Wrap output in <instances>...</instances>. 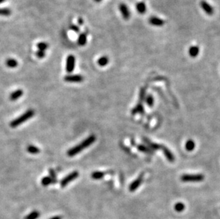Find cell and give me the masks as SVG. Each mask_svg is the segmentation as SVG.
<instances>
[{
	"label": "cell",
	"instance_id": "4dcf8cb0",
	"mask_svg": "<svg viewBox=\"0 0 220 219\" xmlns=\"http://www.w3.org/2000/svg\"><path fill=\"white\" fill-rule=\"evenodd\" d=\"M145 102H147V104L149 105V106L152 107V105H153V103H154L153 97H152V96L150 95H147V97H145Z\"/></svg>",
	"mask_w": 220,
	"mask_h": 219
},
{
	"label": "cell",
	"instance_id": "2e32d148",
	"mask_svg": "<svg viewBox=\"0 0 220 219\" xmlns=\"http://www.w3.org/2000/svg\"><path fill=\"white\" fill-rule=\"evenodd\" d=\"M86 42H87V36H86V34L82 33L78 37V44L79 46H83L86 45Z\"/></svg>",
	"mask_w": 220,
	"mask_h": 219
},
{
	"label": "cell",
	"instance_id": "484cf974",
	"mask_svg": "<svg viewBox=\"0 0 220 219\" xmlns=\"http://www.w3.org/2000/svg\"><path fill=\"white\" fill-rule=\"evenodd\" d=\"M174 209H175V210L176 211L182 212V211H183L184 210H185V204H183V203L179 202V203H177V204L175 205V206H174Z\"/></svg>",
	"mask_w": 220,
	"mask_h": 219
},
{
	"label": "cell",
	"instance_id": "e575fe53",
	"mask_svg": "<svg viewBox=\"0 0 220 219\" xmlns=\"http://www.w3.org/2000/svg\"><path fill=\"white\" fill-rule=\"evenodd\" d=\"M78 22H79V23H81V24H82V23H83V20H82V19H81V18H79V19L78 20Z\"/></svg>",
	"mask_w": 220,
	"mask_h": 219
},
{
	"label": "cell",
	"instance_id": "d6986e66",
	"mask_svg": "<svg viewBox=\"0 0 220 219\" xmlns=\"http://www.w3.org/2000/svg\"><path fill=\"white\" fill-rule=\"evenodd\" d=\"M109 62V59H108V56H101L100 58H99V59L98 60V64L101 67H103V66H106L107 64H108Z\"/></svg>",
	"mask_w": 220,
	"mask_h": 219
},
{
	"label": "cell",
	"instance_id": "7c38bea8",
	"mask_svg": "<svg viewBox=\"0 0 220 219\" xmlns=\"http://www.w3.org/2000/svg\"><path fill=\"white\" fill-rule=\"evenodd\" d=\"M24 91L22 90H17V91H14V92L12 93L10 96H9V99H10L12 101H15V100H18L20 97L23 95Z\"/></svg>",
	"mask_w": 220,
	"mask_h": 219
},
{
	"label": "cell",
	"instance_id": "ac0fdd59",
	"mask_svg": "<svg viewBox=\"0 0 220 219\" xmlns=\"http://www.w3.org/2000/svg\"><path fill=\"white\" fill-rule=\"evenodd\" d=\"M6 65L10 68H16L18 66V62H17V60L14 59H9L6 61Z\"/></svg>",
	"mask_w": 220,
	"mask_h": 219
},
{
	"label": "cell",
	"instance_id": "4fadbf2b",
	"mask_svg": "<svg viewBox=\"0 0 220 219\" xmlns=\"http://www.w3.org/2000/svg\"><path fill=\"white\" fill-rule=\"evenodd\" d=\"M189 55L190 57L195 58L199 55V48L197 46H192L189 48Z\"/></svg>",
	"mask_w": 220,
	"mask_h": 219
},
{
	"label": "cell",
	"instance_id": "83f0119b",
	"mask_svg": "<svg viewBox=\"0 0 220 219\" xmlns=\"http://www.w3.org/2000/svg\"><path fill=\"white\" fill-rule=\"evenodd\" d=\"M12 11L7 8H2L0 9V16H4V17H8V16L11 15Z\"/></svg>",
	"mask_w": 220,
	"mask_h": 219
},
{
	"label": "cell",
	"instance_id": "5bb4252c",
	"mask_svg": "<svg viewBox=\"0 0 220 219\" xmlns=\"http://www.w3.org/2000/svg\"><path fill=\"white\" fill-rule=\"evenodd\" d=\"M136 9L139 14H140V15H144L146 12L147 8H146L145 4L143 1H140V2L137 3Z\"/></svg>",
	"mask_w": 220,
	"mask_h": 219
},
{
	"label": "cell",
	"instance_id": "52a82bcc",
	"mask_svg": "<svg viewBox=\"0 0 220 219\" xmlns=\"http://www.w3.org/2000/svg\"><path fill=\"white\" fill-rule=\"evenodd\" d=\"M200 6L201 7H202V9H203L204 12H205L207 15H213L214 12L213 7H212V5H210L207 1H205V0H202V1H200Z\"/></svg>",
	"mask_w": 220,
	"mask_h": 219
},
{
	"label": "cell",
	"instance_id": "d590c367",
	"mask_svg": "<svg viewBox=\"0 0 220 219\" xmlns=\"http://www.w3.org/2000/svg\"><path fill=\"white\" fill-rule=\"evenodd\" d=\"M95 1H96V2H100V1H101L102 0H94Z\"/></svg>",
	"mask_w": 220,
	"mask_h": 219
},
{
	"label": "cell",
	"instance_id": "f546056e",
	"mask_svg": "<svg viewBox=\"0 0 220 219\" xmlns=\"http://www.w3.org/2000/svg\"><path fill=\"white\" fill-rule=\"evenodd\" d=\"M145 98V88H142L140 90V95H139V99H140V102L142 103L143 102V100Z\"/></svg>",
	"mask_w": 220,
	"mask_h": 219
},
{
	"label": "cell",
	"instance_id": "603a6c76",
	"mask_svg": "<svg viewBox=\"0 0 220 219\" xmlns=\"http://www.w3.org/2000/svg\"><path fill=\"white\" fill-rule=\"evenodd\" d=\"M39 216H40V213L37 211H34L31 212L29 215L25 216L24 219H37Z\"/></svg>",
	"mask_w": 220,
	"mask_h": 219
},
{
	"label": "cell",
	"instance_id": "44dd1931",
	"mask_svg": "<svg viewBox=\"0 0 220 219\" xmlns=\"http://www.w3.org/2000/svg\"><path fill=\"white\" fill-rule=\"evenodd\" d=\"M138 150L140 151V152H144V153L153 154V151H152L151 149L147 147L146 146L143 145V144H139V145L138 146Z\"/></svg>",
	"mask_w": 220,
	"mask_h": 219
},
{
	"label": "cell",
	"instance_id": "ffe728a7",
	"mask_svg": "<svg viewBox=\"0 0 220 219\" xmlns=\"http://www.w3.org/2000/svg\"><path fill=\"white\" fill-rule=\"evenodd\" d=\"M26 149H27V152L29 153L32 154H37L40 152V149L34 145H29L27 146V148H26Z\"/></svg>",
	"mask_w": 220,
	"mask_h": 219
},
{
	"label": "cell",
	"instance_id": "8fae6325",
	"mask_svg": "<svg viewBox=\"0 0 220 219\" xmlns=\"http://www.w3.org/2000/svg\"><path fill=\"white\" fill-rule=\"evenodd\" d=\"M161 149H163V152H164V154H165V157L167 158V160L169 161V162H173L174 161H175V157H174L173 154L172 153V152H171V151L169 150L167 147H166L165 146L162 145Z\"/></svg>",
	"mask_w": 220,
	"mask_h": 219
},
{
	"label": "cell",
	"instance_id": "8d00e7d4",
	"mask_svg": "<svg viewBox=\"0 0 220 219\" xmlns=\"http://www.w3.org/2000/svg\"><path fill=\"white\" fill-rule=\"evenodd\" d=\"M5 0H0V4H1V3L3 2V1H4Z\"/></svg>",
	"mask_w": 220,
	"mask_h": 219
},
{
	"label": "cell",
	"instance_id": "4316f807",
	"mask_svg": "<svg viewBox=\"0 0 220 219\" xmlns=\"http://www.w3.org/2000/svg\"><path fill=\"white\" fill-rule=\"evenodd\" d=\"M51 183H52V181H51L50 176H45L42 179V184L43 187H48Z\"/></svg>",
	"mask_w": 220,
	"mask_h": 219
},
{
	"label": "cell",
	"instance_id": "d6a6232c",
	"mask_svg": "<svg viewBox=\"0 0 220 219\" xmlns=\"http://www.w3.org/2000/svg\"><path fill=\"white\" fill-rule=\"evenodd\" d=\"M71 29L73 30V31H74L75 32H78L79 31V28H78V26H76V25H73V26H71Z\"/></svg>",
	"mask_w": 220,
	"mask_h": 219
},
{
	"label": "cell",
	"instance_id": "1f68e13d",
	"mask_svg": "<svg viewBox=\"0 0 220 219\" xmlns=\"http://www.w3.org/2000/svg\"><path fill=\"white\" fill-rule=\"evenodd\" d=\"M45 51H40V50H39L37 52V57H39V59H42V58H44L45 56Z\"/></svg>",
	"mask_w": 220,
	"mask_h": 219
},
{
	"label": "cell",
	"instance_id": "9a60e30c",
	"mask_svg": "<svg viewBox=\"0 0 220 219\" xmlns=\"http://www.w3.org/2000/svg\"><path fill=\"white\" fill-rule=\"evenodd\" d=\"M138 113H141V114H143L144 113L143 105V104L140 103V102H139V103L136 105V108H133V110H132V114L133 115L138 114Z\"/></svg>",
	"mask_w": 220,
	"mask_h": 219
},
{
	"label": "cell",
	"instance_id": "836d02e7",
	"mask_svg": "<svg viewBox=\"0 0 220 219\" xmlns=\"http://www.w3.org/2000/svg\"><path fill=\"white\" fill-rule=\"evenodd\" d=\"M50 219H62V218L61 216H53Z\"/></svg>",
	"mask_w": 220,
	"mask_h": 219
},
{
	"label": "cell",
	"instance_id": "277c9868",
	"mask_svg": "<svg viewBox=\"0 0 220 219\" xmlns=\"http://www.w3.org/2000/svg\"><path fill=\"white\" fill-rule=\"evenodd\" d=\"M78 176H79V173H78L77 171H73V172L70 173L68 175L65 176V177H64V179L61 181V182H60L61 187H62V188L66 187L67 185H68L69 183L74 181L75 179L78 177Z\"/></svg>",
	"mask_w": 220,
	"mask_h": 219
},
{
	"label": "cell",
	"instance_id": "3957f363",
	"mask_svg": "<svg viewBox=\"0 0 220 219\" xmlns=\"http://www.w3.org/2000/svg\"><path fill=\"white\" fill-rule=\"evenodd\" d=\"M182 182H199L205 179V176L202 174H183L180 177Z\"/></svg>",
	"mask_w": 220,
	"mask_h": 219
},
{
	"label": "cell",
	"instance_id": "7a4b0ae2",
	"mask_svg": "<svg viewBox=\"0 0 220 219\" xmlns=\"http://www.w3.org/2000/svg\"><path fill=\"white\" fill-rule=\"evenodd\" d=\"M34 114H35V112H34V110H28L27 111L25 112V113L21 115V116H19V117L16 118L14 120H12L10 123V126L12 127H13V128H15V127L20 125V124H23L24 122H26V120H29L31 117H34Z\"/></svg>",
	"mask_w": 220,
	"mask_h": 219
},
{
	"label": "cell",
	"instance_id": "cb8c5ba5",
	"mask_svg": "<svg viewBox=\"0 0 220 219\" xmlns=\"http://www.w3.org/2000/svg\"><path fill=\"white\" fill-rule=\"evenodd\" d=\"M145 142L147 143V144H148V146H150V149H151L152 150H158V149H161V144H156V143H152L150 141H148V140H146Z\"/></svg>",
	"mask_w": 220,
	"mask_h": 219
},
{
	"label": "cell",
	"instance_id": "d4e9b609",
	"mask_svg": "<svg viewBox=\"0 0 220 219\" xmlns=\"http://www.w3.org/2000/svg\"><path fill=\"white\" fill-rule=\"evenodd\" d=\"M48 171H49L50 178H51V181H52V184H56V183H57V182H58V179H57V176H56L54 170L52 169H50L48 170Z\"/></svg>",
	"mask_w": 220,
	"mask_h": 219
},
{
	"label": "cell",
	"instance_id": "e0dca14e",
	"mask_svg": "<svg viewBox=\"0 0 220 219\" xmlns=\"http://www.w3.org/2000/svg\"><path fill=\"white\" fill-rule=\"evenodd\" d=\"M106 173L103 172V171H94L91 174V177L95 180H98V179H101L103 178Z\"/></svg>",
	"mask_w": 220,
	"mask_h": 219
},
{
	"label": "cell",
	"instance_id": "5b68a950",
	"mask_svg": "<svg viewBox=\"0 0 220 219\" xmlns=\"http://www.w3.org/2000/svg\"><path fill=\"white\" fill-rule=\"evenodd\" d=\"M75 65H76V59L75 56L73 55H69L66 59V69L68 73H72L75 68Z\"/></svg>",
	"mask_w": 220,
	"mask_h": 219
},
{
	"label": "cell",
	"instance_id": "9c48e42d",
	"mask_svg": "<svg viewBox=\"0 0 220 219\" xmlns=\"http://www.w3.org/2000/svg\"><path fill=\"white\" fill-rule=\"evenodd\" d=\"M143 180V174H142L141 175H140L135 181H133L132 182V184H130L129 187V190L130 191L133 192L135 191L138 187L140 186V184H142Z\"/></svg>",
	"mask_w": 220,
	"mask_h": 219
},
{
	"label": "cell",
	"instance_id": "7402d4cb",
	"mask_svg": "<svg viewBox=\"0 0 220 219\" xmlns=\"http://www.w3.org/2000/svg\"><path fill=\"white\" fill-rule=\"evenodd\" d=\"M194 147H195V143H194V142L193 140H188L186 142V144H185V148L189 152L194 150Z\"/></svg>",
	"mask_w": 220,
	"mask_h": 219
},
{
	"label": "cell",
	"instance_id": "ba28073f",
	"mask_svg": "<svg viewBox=\"0 0 220 219\" xmlns=\"http://www.w3.org/2000/svg\"><path fill=\"white\" fill-rule=\"evenodd\" d=\"M84 80L81 75H69L64 77V80L68 83H81Z\"/></svg>",
	"mask_w": 220,
	"mask_h": 219
},
{
	"label": "cell",
	"instance_id": "f1b7e54d",
	"mask_svg": "<svg viewBox=\"0 0 220 219\" xmlns=\"http://www.w3.org/2000/svg\"><path fill=\"white\" fill-rule=\"evenodd\" d=\"M37 46L38 48V49L40 50V51H45L48 48V45L46 43H45V42H40V43L37 44Z\"/></svg>",
	"mask_w": 220,
	"mask_h": 219
},
{
	"label": "cell",
	"instance_id": "6da1fadb",
	"mask_svg": "<svg viewBox=\"0 0 220 219\" xmlns=\"http://www.w3.org/2000/svg\"><path fill=\"white\" fill-rule=\"evenodd\" d=\"M95 140H96V137H95V135H91V136L88 137L86 140H84L82 142L80 143L79 144L71 148L68 152H67V154H68V157H74L75 155H76V154H78L81 152H82L83 149H86V148L91 146Z\"/></svg>",
	"mask_w": 220,
	"mask_h": 219
},
{
	"label": "cell",
	"instance_id": "8992f818",
	"mask_svg": "<svg viewBox=\"0 0 220 219\" xmlns=\"http://www.w3.org/2000/svg\"><path fill=\"white\" fill-rule=\"evenodd\" d=\"M119 10L121 13L122 18L125 20H128L130 17V11L128 9V6L124 3H120L119 4Z\"/></svg>",
	"mask_w": 220,
	"mask_h": 219
},
{
	"label": "cell",
	"instance_id": "30bf717a",
	"mask_svg": "<svg viewBox=\"0 0 220 219\" xmlns=\"http://www.w3.org/2000/svg\"><path fill=\"white\" fill-rule=\"evenodd\" d=\"M149 23L152 26L160 27V26H163L165 24V21L162 19L159 18V17L152 16V17H150L149 18Z\"/></svg>",
	"mask_w": 220,
	"mask_h": 219
}]
</instances>
